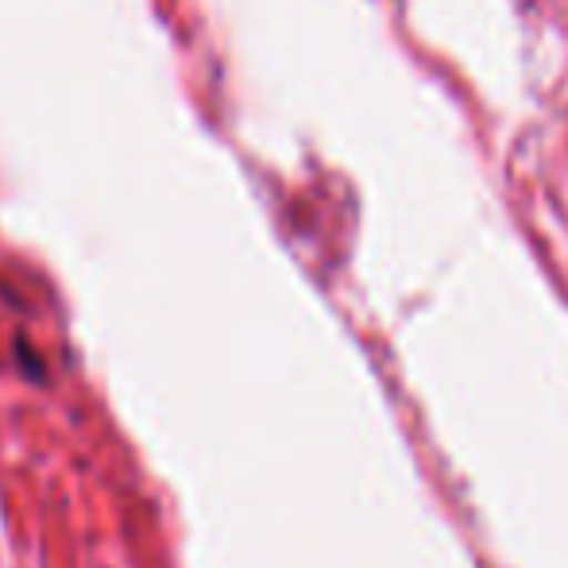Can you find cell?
I'll list each match as a JSON object with an SVG mask.
<instances>
[{"label":"cell","mask_w":568,"mask_h":568,"mask_svg":"<svg viewBox=\"0 0 568 568\" xmlns=\"http://www.w3.org/2000/svg\"><path fill=\"white\" fill-rule=\"evenodd\" d=\"M16 359H20V367L23 364H28V375H31V379H43V375H47V367H43V359H39L36 356V352H31V344H23V341H16Z\"/></svg>","instance_id":"1"}]
</instances>
